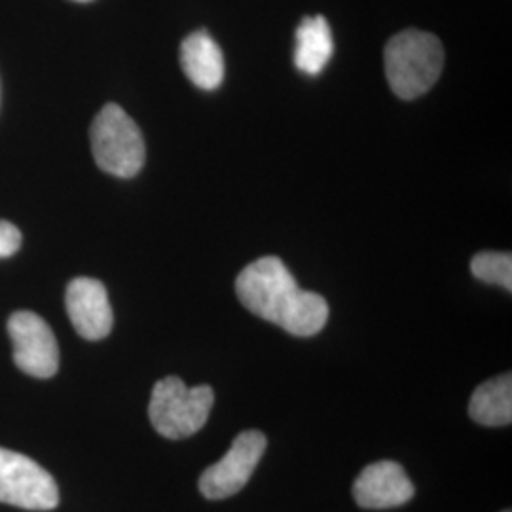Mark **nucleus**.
<instances>
[{
    "instance_id": "nucleus-6",
    "label": "nucleus",
    "mask_w": 512,
    "mask_h": 512,
    "mask_svg": "<svg viewBox=\"0 0 512 512\" xmlns=\"http://www.w3.org/2000/svg\"><path fill=\"white\" fill-rule=\"evenodd\" d=\"M268 440L260 431H243L232 442L226 456L207 467L200 476L198 488L205 499L220 501L239 494L255 473L266 452Z\"/></svg>"
},
{
    "instance_id": "nucleus-8",
    "label": "nucleus",
    "mask_w": 512,
    "mask_h": 512,
    "mask_svg": "<svg viewBox=\"0 0 512 512\" xmlns=\"http://www.w3.org/2000/svg\"><path fill=\"white\" fill-rule=\"evenodd\" d=\"M65 306L74 330L84 340H103L112 330L114 315L109 294L101 281L92 277H76L65 293Z\"/></svg>"
},
{
    "instance_id": "nucleus-13",
    "label": "nucleus",
    "mask_w": 512,
    "mask_h": 512,
    "mask_svg": "<svg viewBox=\"0 0 512 512\" xmlns=\"http://www.w3.org/2000/svg\"><path fill=\"white\" fill-rule=\"evenodd\" d=\"M471 272L476 279L490 283V285H499L512 291V256L511 253H492L484 251L478 253L471 260Z\"/></svg>"
},
{
    "instance_id": "nucleus-4",
    "label": "nucleus",
    "mask_w": 512,
    "mask_h": 512,
    "mask_svg": "<svg viewBox=\"0 0 512 512\" xmlns=\"http://www.w3.org/2000/svg\"><path fill=\"white\" fill-rule=\"evenodd\" d=\"M90 139L93 158L105 173L131 179L143 169L147 156L145 139L122 107L105 105L93 120Z\"/></svg>"
},
{
    "instance_id": "nucleus-16",
    "label": "nucleus",
    "mask_w": 512,
    "mask_h": 512,
    "mask_svg": "<svg viewBox=\"0 0 512 512\" xmlns=\"http://www.w3.org/2000/svg\"><path fill=\"white\" fill-rule=\"evenodd\" d=\"M503 512H511V511H503Z\"/></svg>"
},
{
    "instance_id": "nucleus-15",
    "label": "nucleus",
    "mask_w": 512,
    "mask_h": 512,
    "mask_svg": "<svg viewBox=\"0 0 512 512\" xmlns=\"http://www.w3.org/2000/svg\"><path fill=\"white\" fill-rule=\"evenodd\" d=\"M73 2H80V4H86V2H92V0H73Z\"/></svg>"
},
{
    "instance_id": "nucleus-12",
    "label": "nucleus",
    "mask_w": 512,
    "mask_h": 512,
    "mask_svg": "<svg viewBox=\"0 0 512 512\" xmlns=\"http://www.w3.org/2000/svg\"><path fill=\"white\" fill-rule=\"evenodd\" d=\"M471 420L486 427H505L512 421V378L501 374L478 385L469 403Z\"/></svg>"
},
{
    "instance_id": "nucleus-2",
    "label": "nucleus",
    "mask_w": 512,
    "mask_h": 512,
    "mask_svg": "<svg viewBox=\"0 0 512 512\" xmlns=\"http://www.w3.org/2000/svg\"><path fill=\"white\" fill-rule=\"evenodd\" d=\"M385 76L401 99H418L429 92L444 69L439 38L418 29H406L389 38L384 52Z\"/></svg>"
},
{
    "instance_id": "nucleus-1",
    "label": "nucleus",
    "mask_w": 512,
    "mask_h": 512,
    "mask_svg": "<svg viewBox=\"0 0 512 512\" xmlns=\"http://www.w3.org/2000/svg\"><path fill=\"white\" fill-rule=\"evenodd\" d=\"M236 294L256 317L293 336H315L329 321L327 300L321 294L302 291L277 256H262L245 266L236 279Z\"/></svg>"
},
{
    "instance_id": "nucleus-5",
    "label": "nucleus",
    "mask_w": 512,
    "mask_h": 512,
    "mask_svg": "<svg viewBox=\"0 0 512 512\" xmlns=\"http://www.w3.org/2000/svg\"><path fill=\"white\" fill-rule=\"evenodd\" d=\"M0 503L27 511H52L59 503L54 476L37 461L0 448Z\"/></svg>"
},
{
    "instance_id": "nucleus-10",
    "label": "nucleus",
    "mask_w": 512,
    "mask_h": 512,
    "mask_svg": "<svg viewBox=\"0 0 512 512\" xmlns=\"http://www.w3.org/2000/svg\"><path fill=\"white\" fill-rule=\"evenodd\" d=\"M181 65L188 80L205 92L217 90L224 80V55L207 31H196L184 38Z\"/></svg>"
},
{
    "instance_id": "nucleus-7",
    "label": "nucleus",
    "mask_w": 512,
    "mask_h": 512,
    "mask_svg": "<svg viewBox=\"0 0 512 512\" xmlns=\"http://www.w3.org/2000/svg\"><path fill=\"white\" fill-rule=\"evenodd\" d=\"M14 363L33 378H52L59 368V348L50 325L33 311H16L8 319Z\"/></svg>"
},
{
    "instance_id": "nucleus-9",
    "label": "nucleus",
    "mask_w": 512,
    "mask_h": 512,
    "mask_svg": "<svg viewBox=\"0 0 512 512\" xmlns=\"http://www.w3.org/2000/svg\"><path fill=\"white\" fill-rule=\"evenodd\" d=\"M414 497V484L395 461L366 465L353 482V499L361 509L385 511L408 503Z\"/></svg>"
},
{
    "instance_id": "nucleus-3",
    "label": "nucleus",
    "mask_w": 512,
    "mask_h": 512,
    "mask_svg": "<svg viewBox=\"0 0 512 512\" xmlns=\"http://www.w3.org/2000/svg\"><path fill=\"white\" fill-rule=\"evenodd\" d=\"M215 404L209 385L188 387L181 378L167 376L152 389L148 416L165 439H188L202 431Z\"/></svg>"
},
{
    "instance_id": "nucleus-14",
    "label": "nucleus",
    "mask_w": 512,
    "mask_h": 512,
    "mask_svg": "<svg viewBox=\"0 0 512 512\" xmlns=\"http://www.w3.org/2000/svg\"><path fill=\"white\" fill-rule=\"evenodd\" d=\"M21 247V232L8 220H0V258L16 255Z\"/></svg>"
},
{
    "instance_id": "nucleus-11",
    "label": "nucleus",
    "mask_w": 512,
    "mask_h": 512,
    "mask_svg": "<svg viewBox=\"0 0 512 512\" xmlns=\"http://www.w3.org/2000/svg\"><path fill=\"white\" fill-rule=\"evenodd\" d=\"M334 54V38L329 21L323 16L304 18L296 29L294 65L300 73L317 76L323 73Z\"/></svg>"
}]
</instances>
